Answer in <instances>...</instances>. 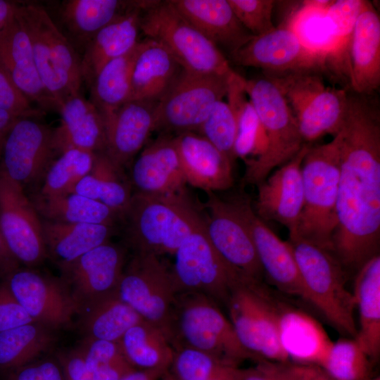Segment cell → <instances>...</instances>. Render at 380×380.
Wrapping results in <instances>:
<instances>
[{
  "mask_svg": "<svg viewBox=\"0 0 380 380\" xmlns=\"http://www.w3.org/2000/svg\"><path fill=\"white\" fill-rule=\"evenodd\" d=\"M117 293L144 320L159 327L169 339L170 315L177 293L171 267L159 256L134 253L124 268Z\"/></svg>",
  "mask_w": 380,
  "mask_h": 380,
  "instance_id": "cell-13",
  "label": "cell"
},
{
  "mask_svg": "<svg viewBox=\"0 0 380 380\" xmlns=\"http://www.w3.org/2000/svg\"><path fill=\"white\" fill-rule=\"evenodd\" d=\"M283 380H334L320 367L295 362H274Z\"/></svg>",
  "mask_w": 380,
  "mask_h": 380,
  "instance_id": "cell-53",
  "label": "cell"
},
{
  "mask_svg": "<svg viewBox=\"0 0 380 380\" xmlns=\"http://www.w3.org/2000/svg\"><path fill=\"white\" fill-rule=\"evenodd\" d=\"M200 215L184 189L169 195L135 192L121 220L135 253L160 256L175 254Z\"/></svg>",
  "mask_w": 380,
  "mask_h": 380,
  "instance_id": "cell-2",
  "label": "cell"
},
{
  "mask_svg": "<svg viewBox=\"0 0 380 380\" xmlns=\"http://www.w3.org/2000/svg\"><path fill=\"white\" fill-rule=\"evenodd\" d=\"M15 15L29 37L39 77L58 106L80 94L81 57L45 8L18 4Z\"/></svg>",
  "mask_w": 380,
  "mask_h": 380,
  "instance_id": "cell-5",
  "label": "cell"
},
{
  "mask_svg": "<svg viewBox=\"0 0 380 380\" xmlns=\"http://www.w3.org/2000/svg\"><path fill=\"white\" fill-rule=\"evenodd\" d=\"M236 65L261 68L264 74H280L297 70L327 71L325 65L308 51L286 24L253 36L231 54Z\"/></svg>",
  "mask_w": 380,
  "mask_h": 380,
  "instance_id": "cell-19",
  "label": "cell"
},
{
  "mask_svg": "<svg viewBox=\"0 0 380 380\" xmlns=\"http://www.w3.org/2000/svg\"><path fill=\"white\" fill-rule=\"evenodd\" d=\"M6 132H5V133L0 135V163H1L3 143H4V137H5V135L6 134Z\"/></svg>",
  "mask_w": 380,
  "mask_h": 380,
  "instance_id": "cell-61",
  "label": "cell"
},
{
  "mask_svg": "<svg viewBox=\"0 0 380 380\" xmlns=\"http://www.w3.org/2000/svg\"><path fill=\"white\" fill-rule=\"evenodd\" d=\"M19 118H21L9 112L0 110V135L6 132Z\"/></svg>",
  "mask_w": 380,
  "mask_h": 380,
  "instance_id": "cell-59",
  "label": "cell"
},
{
  "mask_svg": "<svg viewBox=\"0 0 380 380\" xmlns=\"http://www.w3.org/2000/svg\"><path fill=\"white\" fill-rule=\"evenodd\" d=\"M173 346L206 353L229 365L254 357L239 341L229 321L208 296L198 293H177L169 321Z\"/></svg>",
  "mask_w": 380,
  "mask_h": 380,
  "instance_id": "cell-4",
  "label": "cell"
},
{
  "mask_svg": "<svg viewBox=\"0 0 380 380\" xmlns=\"http://www.w3.org/2000/svg\"><path fill=\"white\" fill-rule=\"evenodd\" d=\"M0 233L13 258L27 266L48 256L42 221L23 187L0 170Z\"/></svg>",
  "mask_w": 380,
  "mask_h": 380,
  "instance_id": "cell-15",
  "label": "cell"
},
{
  "mask_svg": "<svg viewBox=\"0 0 380 380\" xmlns=\"http://www.w3.org/2000/svg\"><path fill=\"white\" fill-rule=\"evenodd\" d=\"M0 110L20 118H37L43 111L34 109L31 102L14 84L12 80L0 66Z\"/></svg>",
  "mask_w": 380,
  "mask_h": 380,
  "instance_id": "cell-50",
  "label": "cell"
},
{
  "mask_svg": "<svg viewBox=\"0 0 380 380\" xmlns=\"http://www.w3.org/2000/svg\"><path fill=\"white\" fill-rule=\"evenodd\" d=\"M9 380H64L60 365L53 361L27 364L10 374Z\"/></svg>",
  "mask_w": 380,
  "mask_h": 380,
  "instance_id": "cell-52",
  "label": "cell"
},
{
  "mask_svg": "<svg viewBox=\"0 0 380 380\" xmlns=\"http://www.w3.org/2000/svg\"><path fill=\"white\" fill-rule=\"evenodd\" d=\"M150 1H134L133 6L100 30L84 48L81 57L83 82L89 88L96 74L109 61L132 51L138 36L142 11Z\"/></svg>",
  "mask_w": 380,
  "mask_h": 380,
  "instance_id": "cell-24",
  "label": "cell"
},
{
  "mask_svg": "<svg viewBox=\"0 0 380 380\" xmlns=\"http://www.w3.org/2000/svg\"><path fill=\"white\" fill-rule=\"evenodd\" d=\"M245 90L267 139L262 155L246 160L245 184L258 185L272 170L293 158L305 144L282 93L268 77L245 80Z\"/></svg>",
  "mask_w": 380,
  "mask_h": 380,
  "instance_id": "cell-6",
  "label": "cell"
},
{
  "mask_svg": "<svg viewBox=\"0 0 380 380\" xmlns=\"http://www.w3.org/2000/svg\"><path fill=\"white\" fill-rule=\"evenodd\" d=\"M208 213L204 218L208 238L222 258L240 274L262 281L265 277L250 232L229 201L207 192Z\"/></svg>",
  "mask_w": 380,
  "mask_h": 380,
  "instance_id": "cell-18",
  "label": "cell"
},
{
  "mask_svg": "<svg viewBox=\"0 0 380 380\" xmlns=\"http://www.w3.org/2000/svg\"><path fill=\"white\" fill-rule=\"evenodd\" d=\"M160 380H177L169 371L165 374Z\"/></svg>",
  "mask_w": 380,
  "mask_h": 380,
  "instance_id": "cell-60",
  "label": "cell"
},
{
  "mask_svg": "<svg viewBox=\"0 0 380 380\" xmlns=\"http://www.w3.org/2000/svg\"><path fill=\"white\" fill-rule=\"evenodd\" d=\"M0 66L23 94L37 103L40 110L58 111L57 103L39 77L29 37L15 13L0 29Z\"/></svg>",
  "mask_w": 380,
  "mask_h": 380,
  "instance_id": "cell-22",
  "label": "cell"
},
{
  "mask_svg": "<svg viewBox=\"0 0 380 380\" xmlns=\"http://www.w3.org/2000/svg\"><path fill=\"white\" fill-rule=\"evenodd\" d=\"M115 229V226L105 224L42 221L47 253L58 266L70 262L109 241Z\"/></svg>",
  "mask_w": 380,
  "mask_h": 380,
  "instance_id": "cell-33",
  "label": "cell"
},
{
  "mask_svg": "<svg viewBox=\"0 0 380 380\" xmlns=\"http://www.w3.org/2000/svg\"><path fill=\"white\" fill-rule=\"evenodd\" d=\"M182 69L161 44L149 38L140 41L132 69L130 100L159 101Z\"/></svg>",
  "mask_w": 380,
  "mask_h": 380,
  "instance_id": "cell-31",
  "label": "cell"
},
{
  "mask_svg": "<svg viewBox=\"0 0 380 380\" xmlns=\"http://www.w3.org/2000/svg\"><path fill=\"white\" fill-rule=\"evenodd\" d=\"M125 260L124 248L108 241L59 266L80 310L117 291Z\"/></svg>",
  "mask_w": 380,
  "mask_h": 380,
  "instance_id": "cell-20",
  "label": "cell"
},
{
  "mask_svg": "<svg viewBox=\"0 0 380 380\" xmlns=\"http://www.w3.org/2000/svg\"><path fill=\"white\" fill-rule=\"evenodd\" d=\"M311 144L268 175L258 186L255 213L263 220H273L286 227L289 238L296 235L303 205L301 165Z\"/></svg>",
  "mask_w": 380,
  "mask_h": 380,
  "instance_id": "cell-21",
  "label": "cell"
},
{
  "mask_svg": "<svg viewBox=\"0 0 380 380\" xmlns=\"http://www.w3.org/2000/svg\"><path fill=\"white\" fill-rule=\"evenodd\" d=\"M339 165V133L328 143L311 145L301 165L303 209L296 235L289 239L299 237L332 253Z\"/></svg>",
  "mask_w": 380,
  "mask_h": 380,
  "instance_id": "cell-3",
  "label": "cell"
},
{
  "mask_svg": "<svg viewBox=\"0 0 380 380\" xmlns=\"http://www.w3.org/2000/svg\"><path fill=\"white\" fill-rule=\"evenodd\" d=\"M279 336L289 362L321 367L333 342L322 325L302 310L279 303Z\"/></svg>",
  "mask_w": 380,
  "mask_h": 380,
  "instance_id": "cell-30",
  "label": "cell"
},
{
  "mask_svg": "<svg viewBox=\"0 0 380 380\" xmlns=\"http://www.w3.org/2000/svg\"><path fill=\"white\" fill-rule=\"evenodd\" d=\"M267 146V137L255 108L242 112L237 118V132L233 148L234 158L245 160L248 156L257 158L264 153Z\"/></svg>",
  "mask_w": 380,
  "mask_h": 380,
  "instance_id": "cell-48",
  "label": "cell"
},
{
  "mask_svg": "<svg viewBox=\"0 0 380 380\" xmlns=\"http://www.w3.org/2000/svg\"><path fill=\"white\" fill-rule=\"evenodd\" d=\"M136 192L169 195L184 189L186 184L175 136L160 133L140 153L131 169Z\"/></svg>",
  "mask_w": 380,
  "mask_h": 380,
  "instance_id": "cell-23",
  "label": "cell"
},
{
  "mask_svg": "<svg viewBox=\"0 0 380 380\" xmlns=\"http://www.w3.org/2000/svg\"><path fill=\"white\" fill-rule=\"evenodd\" d=\"M337 225L332 253L358 271L379 255L380 110L372 95L348 94L340 132Z\"/></svg>",
  "mask_w": 380,
  "mask_h": 380,
  "instance_id": "cell-1",
  "label": "cell"
},
{
  "mask_svg": "<svg viewBox=\"0 0 380 380\" xmlns=\"http://www.w3.org/2000/svg\"><path fill=\"white\" fill-rule=\"evenodd\" d=\"M83 319L87 337L119 342L125 332L143 320L117 291L88 306Z\"/></svg>",
  "mask_w": 380,
  "mask_h": 380,
  "instance_id": "cell-39",
  "label": "cell"
},
{
  "mask_svg": "<svg viewBox=\"0 0 380 380\" xmlns=\"http://www.w3.org/2000/svg\"><path fill=\"white\" fill-rule=\"evenodd\" d=\"M35 322L12 295L5 283L0 284V332Z\"/></svg>",
  "mask_w": 380,
  "mask_h": 380,
  "instance_id": "cell-51",
  "label": "cell"
},
{
  "mask_svg": "<svg viewBox=\"0 0 380 380\" xmlns=\"http://www.w3.org/2000/svg\"><path fill=\"white\" fill-rule=\"evenodd\" d=\"M119 343L126 360L135 369L169 371L174 349L159 327L143 319L129 328Z\"/></svg>",
  "mask_w": 380,
  "mask_h": 380,
  "instance_id": "cell-35",
  "label": "cell"
},
{
  "mask_svg": "<svg viewBox=\"0 0 380 380\" xmlns=\"http://www.w3.org/2000/svg\"><path fill=\"white\" fill-rule=\"evenodd\" d=\"M56 154L53 129L35 118H21L5 135L0 170L25 189L44 179Z\"/></svg>",
  "mask_w": 380,
  "mask_h": 380,
  "instance_id": "cell-14",
  "label": "cell"
},
{
  "mask_svg": "<svg viewBox=\"0 0 380 380\" xmlns=\"http://www.w3.org/2000/svg\"><path fill=\"white\" fill-rule=\"evenodd\" d=\"M305 286L308 303L340 333L355 338L357 327L353 292L346 285L344 268L335 255L299 237L289 239Z\"/></svg>",
  "mask_w": 380,
  "mask_h": 380,
  "instance_id": "cell-7",
  "label": "cell"
},
{
  "mask_svg": "<svg viewBox=\"0 0 380 380\" xmlns=\"http://www.w3.org/2000/svg\"><path fill=\"white\" fill-rule=\"evenodd\" d=\"M58 112L61 120L59 126L53 129V139L58 155L70 149L94 154L105 153V122L89 99L80 94L70 96L60 103Z\"/></svg>",
  "mask_w": 380,
  "mask_h": 380,
  "instance_id": "cell-28",
  "label": "cell"
},
{
  "mask_svg": "<svg viewBox=\"0 0 380 380\" xmlns=\"http://www.w3.org/2000/svg\"><path fill=\"white\" fill-rule=\"evenodd\" d=\"M186 183L207 192L232 186V161L197 132L175 136Z\"/></svg>",
  "mask_w": 380,
  "mask_h": 380,
  "instance_id": "cell-27",
  "label": "cell"
},
{
  "mask_svg": "<svg viewBox=\"0 0 380 380\" xmlns=\"http://www.w3.org/2000/svg\"><path fill=\"white\" fill-rule=\"evenodd\" d=\"M348 84L354 93L372 95L380 86V18L364 0L348 49Z\"/></svg>",
  "mask_w": 380,
  "mask_h": 380,
  "instance_id": "cell-25",
  "label": "cell"
},
{
  "mask_svg": "<svg viewBox=\"0 0 380 380\" xmlns=\"http://www.w3.org/2000/svg\"><path fill=\"white\" fill-rule=\"evenodd\" d=\"M49 329L32 322L0 332V369L13 371L46 351L53 341Z\"/></svg>",
  "mask_w": 380,
  "mask_h": 380,
  "instance_id": "cell-40",
  "label": "cell"
},
{
  "mask_svg": "<svg viewBox=\"0 0 380 380\" xmlns=\"http://www.w3.org/2000/svg\"><path fill=\"white\" fill-rule=\"evenodd\" d=\"M134 1L69 0L61 4L60 13L68 32L86 47L100 30L131 8Z\"/></svg>",
  "mask_w": 380,
  "mask_h": 380,
  "instance_id": "cell-38",
  "label": "cell"
},
{
  "mask_svg": "<svg viewBox=\"0 0 380 380\" xmlns=\"http://www.w3.org/2000/svg\"><path fill=\"white\" fill-rule=\"evenodd\" d=\"M236 132L234 113L227 102L221 100L215 104L197 133L205 137L233 162Z\"/></svg>",
  "mask_w": 380,
  "mask_h": 380,
  "instance_id": "cell-47",
  "label": "cell"
},
{
  "mask_svg": "<svg viewBox=\"0 0 380 380\" xmlns=\"http://www.w3.org/2000/svg\"><path fill=\"white\" fill-rule=\"evenodd\" d=\"M170 1L198 31L229 56L253 37L240 23L228 0Z\"/></svg>",
  "mask_w": 380,
  "mask_h": 380,
  "instance_id": "cell-29",
  "label": "cell"
},
{
  "mask_svg": "<svg viewBox=\"0 0 380 380\" xmlns=\"http://www.w3.org/2000/svg\"><path fill=\"white\" fill-rule=\"evenodd\" d=\"M231 74H203L183 68L157 103L155 130L176 135L198 132L215 104L226 97Z\"/></svg>",
  "mask_w": 380,
  "mask_h": 380,
  "instance_id": "cell-12",
  "label": "cell"
},
{
  "mask_svg": "<svg viewBox=\"0 0 380 380\" xmlns=\"http://www.w3.org/2000/svg\"><path fill=\"white\" fill-rule=\"evenodd\" d=\"M77 350L94 380H120L135 370L119 342L86 337Z\"/></svg>",
  "mask_w": 380,
  "mask_h": 380,
  "instance_id": "cell-44",
  "label": "cell"
},
{
  "mask_svg": "<svg viewBox=\"0 0 380 380\" xmlns=\"http://www.w3.org/2000/svg\"><path fill=\"white\" fill-rule=\"evenodd\" d=\"M327 9L312 7L302 1L300 6L284 23L293 31L302 45L319 58L329 71L334 39Z\"/></svg>",
  "mask_w": 380,
  "mask_h": 380,
  "instance_id": "cell-41",
  "label": "cell"
},
{
  "mask_svg": "<svg viewBox=\"0 0 380 380\" xmlns=\"http://www.w3.org/2000/svg\"><path fill=\"white\" fill-rule=\"evenodd\" d=\"M372 360L355 338L333 342L321 368L334 380H368Z\"/></svg>",
  "mask_w": 380,
  "mask_h": 380,
  "instance_id": "cell-46",
  "label": "cell"
},
{
  "mask_svg": "<svg viewBox=\"0 0 380 380\" xmlns=\"http://www.w3.org/2000/svg\"><path fill=\"white\" fill-rule=\"evenodd\" d=\"M32 202L45 220L115 226L121 215L97 201L76 193L44 196L37 194Z\"/></svg>",
  "mask_w": 380,
  "mask_h": 380,
  "instance_id": "cell-34",
  "label": "cell"
},
{
  "mask_svg": "<svg viewBox=\"0 0 380 380\" xmlns=\"http://www.w3.org/2000/svg\"><path fill=\"white\" fill-rule=\"evenodd\" d=\"M64 380H94L77 348L58 357Z\"/></svg>",
  "mask_w": 380,
  "mask_h": 380,
  "instance_id": "cell-54",
  "label": "cell"
},
{
  "mask_svg": "<svg viewBox=\"0 0 380 380\" xmlns=\"http://www.w3.org/2000/svg\"><path fill=\"white\" fill-rule=\"evenodd\" d=\"M141 31L164 46L183 68L227 75L234 70L222 51L191 24L169 1H153L141 13Z\"/></svg>",
  "mask_w": 380,
  "mask_h": 380,
  "instance_id": "cell-9",
  "label": "cell"
},
{
  "mask_svg": "<svg viewBox=\"0 0 380 380\" xmlns=\"http://www.w3.org/2000/svg\"><path fill=\"white\" fill-rule=\"evenodd\" d=\"M73 193L97 201L121 215L131 197V186L105 153L94 154L90 172L77 183Z\"/></svg>",
  "mask_w": 380,
  "mask_h": 380,
  "instance_id": "cell-37",
  "label": "cell"
},
{
  "mask_svg": "<svg viewBox=\"0 0 380 380\" xmlns=\"http://www.w3.org/2000/svg\"><path fill=\"white\" fill-rule=\"evenodd\" d=\"M242 25L253 36L272 30V11L277 1L272 0H228Z\"/></svg>",
  "mask_w": 380,
  "mask_h": 380,
  "instance_id": "cell-49",
  "label": "cell"
},
{
  "mask_svg": "<svg viewBox=\"0 0 380 380\" xmlns=\"http://www.w3.org/2000/svg\"><path fill=\"white\" fill-rule=\"evenodd\" d=\"M262 281L241 277L226 305L229 321L244 348L259 362H289L279 336V303Z\"/></svg>",
  "mask_w": 380,
  "mask_h": 380,
  "instance_id": "cell-10",
  "label": "cell"
},
{
  "mask_svg": "<svg viewBox=\"0 0 380 380\" xmlns=\"http://www.w3.org/2000/svg\"><path fill=\"white\" fill-rule=\"evenodd\" d=\"M286 99L304 143L311 144L326 134L341 130L346 116L348 93L327 86L319 72L297 70L264 74Z\"/></svg>",
  "mask_w": 380,
  "mask_h": 380,
  "instance_id": "cell-8",
  "label": "cell"
},
{
  "mask_svg": "<svg viewBox=\"0 0 380 380\" xmlns=\"http://www.w3.org/2000/svg\"><path fill=\"white\" fill-rule=\"evenodd\" d=\"M170 367L177 380H236L238 367L206 353L184 346H173Z\"/></svg>",
  "mask_w": 380,
  "mask_h": 380,
  "instance_id": "cell-43",
  "label": "cell"
},
{
  "mask_svg": "<svg viewBox=\"0 0 380 380\" xmlns=\"http://www.w3.org/2000/svg\"><path fill=\"white\" fill-rule=\"evenodd\" d=\"M15 260L10 252L0 233V269L11 270L13 266L12 261Z\"/></svg>",
  "mask_w": 380,
  "mask_h": 380,
  "instance_id": "cell-58",
  "label": "cell"
},
{
  "mask_svg": "<svg viewBox=\"0 0 380 380\" xmlns=\"http://www.w3.org/2000/svg\"><path fill=\"white\" fill-rule=\"evenodd\" d=\"M158 101L130 100L106 123V155L119 169L127 165L155 131Z\"/></svg>",
  "mask_w": 380,
  "mask_h": 380,
  "instance_id": "cell-26",
  "label": "cell"
},
{
  "mask_svg": "<svg viewBox=\"0 0 380 380\" xmlns=\"http://www.w3.org/2000/svg\"><path fill=\"white\" fill-rule=\"evenodd\" d=\"M236 380H283L274 362L261 361L255 367L238 369Z\"/></svg>",
  "mask_w": 380,
  "mask_h": 380,
  "instance_id": "cell-55",
  "label": "cell"
},
{
  "mask_svg": "<svg viewBox=\"0 0 380 380\" xmlns=\"http://www.w3.org/2000/svg\"><path fill=\"white\" fill-rule=\"evenodd\" d=\"M167 371L161 369H135L123 376L120 380H160Z\"/></svg>",
  "mask_w": 380,
  "mask_h": 380,
  "instance_id": "cell-56",
  "label": "cell"
},
{
  "mask_svg": "<svg viewBox=\"0 0 380 380\" xmlns=\"http://www.w3.org/2000/svg\"><path fill=\"white\" fill-rule=\"evenodd\" d=\"M139 45V42L129 53L107 63L89 88V100L102 115L105 125L122 105L130 101L132 73Z\"/></svg>",
  "mask_w": 380,
  "mask_h": 380,
  "instance_id": "cell-36",
  "label": "cell"
},
{
  "mask_svg": "<svg viewBox=\"0 0 380 380\" xmlns=\"http://www.w3.org/2000/svg\"><path fill=\"white\" fill-rule=\"evenodd\" d=\"M359 314L356 340L372 361L380 353V256H374L357 271L353 291Z\"/></svg>",
  "mask_w": 380,
  "mask_h": 380,
  "instance_id": "cell-32",
  "label": "cell"
},
{
  "mask_svg": "<svg viewBox=\"0 0 380 380\" xmlns=\"http://www.w3.org/2000/svg\"><path fill=\"white\" fill-rule=\"evenodd\" d=\"M368 380H380V377L378 376H375V377H371L370 379H369Z\"/></svg>",
  "mask_w": 380,
  "mask_h": 380,
  "instance_id": "cell-62",
  "label": "cell"
},
{
  "mask_svg": "<svg viewBox=\"0 0 380 380\" xmlns=\"http://www.w3.org/2000/svg\"><path fill=\"white\" fill-rule=\"evenodd\" d=\"M94 154L77 149L68 150L51 165L39 194L52 196L73 193L77 183L93 165Z\"/></svg>",
  "mask_w": 380,
  "mask_h": 380,
  "instance_id": "cell-45",
  "label": "cell"
},
{
  "mask_svg": "<svg viewBox=\"0 0 380 380\" xmlns=\"http://www.w3.org/2000/svg\"><path fill=\"white\" fill-rule=\"evenodd\" d=\"M32 319L49 328L71 322L80 307L68 286L30 269H11L4 281Z\"/></svg>",
  "mask_w": 380,
  "mask_h": 380,
  "instance_id": "cell-16",
  "label": "cell"
},
{
  "mask_svg": "<svg viewBox=\"0 0 380 380\" xmlns=\"http://www.w3.org/2000/svg\"><path fill=\"white\" fill-rule=\"evenodd\" d=\"M363 2L364 0H334L327 11L334 39L329 71L348 83V49L354 25Z\"/></svg>",
  "mask_w": 380,
  "mask_h": 380,
  "instance_id": "cell-42",
  "label": "cell"
},
{
  "mask_svg": "<svg viewBox=\"0 0 380 380\" xmlns=\"http://www.w3.org/2000/svg\"><path fill=\"white\" fill-rule=\"evenodd\" d=\"M8 380H9V379H8Z\"/></svg>",
  "mask_w": 380,
  "mask_h": 380,
  "instance_id": "cell-63",
  "label": "cell"
},
{
  "mask_svg": "<svg viewBox=\"0 0 380 380\" xmlns=\"http://www.w3.org/2000/svg\"><path fill=\"white\" fill-rule=\"evenodd\" d=\"M174 255L171 271L177 293H198L226 305L233 286L241 274L215 249L201 215Z\"/></svg>",
  "mask_w": 380,
  "mask_h": 380,
  "instance_id": "cell-11",
  "label": "cell"
},
{
  "mask_svg": "<svg viewBox=\"0 0 380 380\" xmlns=\"http://www.w3.org/2000/svg\"><path fill=\"white\" fill-rule=\"evenodd\" d=\"M18 3L0 0V29L15 15Z\"/></svg>",
  "mask_w": 380,
  "mask_h": 380,
  "instance_id": "cell-57",
  "label": "cell"
},
{
  "mask_svg": "<svg viewBox=\"0 0 380 380\" xmlns=\"http://www.w3.org/2000/svg\"><path fill=\"white\" fill-rule=\"evenodd\" d=\"M252 237L264 277L281 292L308 302V296L289 241H282L253 210L247 198L229 201Z\"/></svg>",
  "mask_w": 380,
  "mask_h": 380,
  "instance_id": "cell-17",
  "label": "cell"
}]
</instances>
